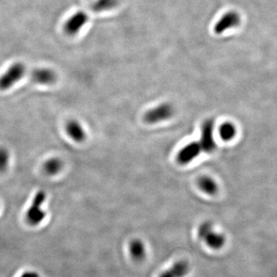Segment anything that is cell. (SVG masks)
<instances>
[{"label":"cell","mask_w":277,"mask_h":277,"mask_svg":"<svg viewBox=\"0 0 277 277\" xmlns=\"http://www.w3.org/2000/svg\"><path fill=\"white\" fill-rule=\"evenodd\" d=\"M198 237L208 247L215 250L222 248L225 243V236L215 231L213 224L210 222H203L199 225Z\"/></svg>","instance_id":"6da1fadb"},{"label":"cell","mask_w":277,"mask_h":277,"mask_svg":"<svg viewBox=\"0 0 277 277\" xmlns=\"http://www.w3.org/2000/svg\"><path fill=\"white\" fill-rule=\"evenodd\" d=\"M46 199V194L42 190L35 195L32 205L27 212V222L31 225H37L44 220L45 217V212L42 209V206Z\"/></svg>","instance_id":"7a4b0ae2"},{"label":"cell","mask_w":277,"mask_h":277,"mask_svg":"<svg viewBox=\"0 0 277 277\" xmlns=\"http://www.w3.org/2000/svg\"><path fill=\"white\" fill-rule=\"evenodd\" d=\"M26 66L22 63H15L0 77V90L5 91L13 87L26 73Z\"/></svg>","instance_id":"3957f363"},{"label":"cell","mask_w":277,"mask_h":277,"mask_svg":"<svg viewBox=\"0 0 277 277\" xmlns=\"http://www.w3.org/2000/svg\"><path fill=\"white\" fill-rule=\"evenodd\" d=\"M89 21V16L85 12L78 11L71 16L63 26V30L68 36H75Z\"/></svg>","instance_id":"277c9868"},{"label":"cell","mask_w":277,"mask_h":277,"mask_svg":"<svg viewBox=\"0 0 277 277\" xmlns=\"http://www.w3.org/2000/svg\"><path fill=\"white\" fill-rule=\"evenodd\" d=\"M172 114L173 108L172 106L168 104H163L149 110L145 114L144 119L147 123L156 124L169 119Z\"/></svg>","instance_id":"5b68a950"},{"label":"cell","mask_w":277,"mask_h":277,"mask_svg":"<svg viewBox=\"0 0 277 277\" xmlns=\"http://www.w3.org/2000/svg\"><path fill=\"white\" fill-rule=\"evenodd\" d=\"M213 129L214 122L213 119H208L203 124L199 144L202 148V151L204 152L212 153L216 149V143L213 138Z\"/></svg>","instance_id":"8992f818"},{"label":"cell","mask_w":277,"mask_h":277,"mask_svg":"<svg viewBox=\"0 0 277 277\" xmlns=\"http://www.w3.org/2000/svg\"><path fill=\"white\" fill-rule=\"evenodd\" d=\"M240 22V17L238 13L234 11L227 12L215 23L213 31L217 35L222 34L227 30L238 27Z\"/></svg>","instance_id":"52a82bcc"},{"label":"cell","mask_w":277,"mask_h":277,"mask_svg":"<svg viewBox=\"0 0 277 277\" xmlns=\"http://www.w3.org/2000/svg\"><path fill=\"white\" fill-rule=\"evenodd\" d=\"M201 151L202 148L198 142L189 143L179 152L177 161L182 165L188 164L199 155Z\"/></svg>","instance_id":"ba28073f"},{"label":"cell","mask_w":277,"mask_h":277,"mask_svg":"<svg viewBox=\"0 0 277 277\" xmlns=\"http://www.w3.org/2000/svg\"><path fill=\"white\" fill-rule=\"evenodd\" d=\"M31 80L40 85L54 84L57 80V73L49 68H37L30 75Z\"/></svg>","instance_id":"9c48e42d"},{"label":"cell","mask_w":277,"mask_h":277,"mask_svg":"<svg viewBox=\"0 0 277 277\" xmlns=\"http://www.w3.org/2000/svg\"><path fill=\"white\" fill-rule=\"evenodd\" d=\"M190 266L186 260H179L162 272L158 277H185L190 272Z\"/></svg>","instance_id":"30bf717a"},{"label":"cell","mask_w":277,"mask_h":277,"mask_svg":"<svg viewBox=\"0 0 277 277\" xmlns=\"http://www.w3.org/2000/svg\"><path fill=\"white\" fill-rule=\"evenodd\" d=\"M68 136L77 143H82L86 139V133L81 124L75 119L68 121L65 127Z\"/></svg>","instance_id":"8fae6325"},{"label":"cell","mask_w":277,"mask_h":277,"mask_svg":"<svg viewBox=\"0 0 277 277\" xmlns=\"http://www.w3.org/2000/svg\"><path fill=\"white\" fill-rule=\"evenodd\" d=\"M130 257L136 262H141L146 257V249L144 243L140 239L132 240L129 245Z\"/></svg>","instance_id":"7c38bea8"},{"label":"cell","mask_w":277,"mask_h":277,"mask_svg":"<svg viewBox=\"0 0 277 277\" xmlns=\"http://www.w3.org/2000/svg\"><path fill=\"white\" fill-rule=\"evenodd\" d=\"M63 163L60 159L53 157L49 159L43 165V171L46 175H55L63 169Z\"/></svg>","instance_id":"4fadbf2b"},{"label":"cell","mask_w":277,"mask_h":277,"mask_svg":"<svg viewBox=\"0 0 277 277\" xmlns=\"http://www.w3.org/2000/svg\"><path fill=\"white\" fill-rule=\"evenodd\" d=\"M198 185L199 188L204 193L209 195H213L217 192L218 187L216 182L212 180L210 177H203L198 180Z\"/></svg>","instance_id":"5bb4252c"},{"label":"cell","mask_w":277,"mask_h":277,"mask_svg":"<svg viewBox=\"0 0 277 277\" xmlns=\"http://www.w3.org/2000/svg\"><path fill=\"white\" fill-rule=\"evenodd\" d=\"M119 0H96L92 5V10L96 13L109 11L117 7Z\"/></svg>","instance_id":"9a60e30c"},{"label":"cell","mask_w":277,"mask_h":277,"mask_svg":"<svg viewBox=\"0 0 277 277\" xmlns=\"http://www.w3.org/2000/svg\"><path fill=\"white\" fill-rule=\"evenodd\" d=\"M219 136L224 141H230L235 137L237 130L235 125L231 122H224L219 130Z\"/></svg>","instance_id":"2e32d148"},{"label":"cell","mask_w":277,"mask_h":277,"mask_svg":"<svg viewBox=\"0 0 277 277\" xmlns=\"http://www.w3.org/2000/svg\"><path fill=\"white\" fill-rule=\"evenodd\" d=\"M10 155L8 149L6 148H0V172L7 170L10 163Z\"/></svg>","instance_id":"e0dca14e"},{"label":"cell","mask_w":277,"mask_h":277,"mask_svg":"<svg viewBox=\"0 0 277 277\" xmlns=\"http://www.w3.org/2000/svg\"><path fill=\"white\" fill-rule=\"evenodd\" d=\"M20 277H39V275L37 272H33V271H27V272H24Z\"/></svg>","instance_id":"ac0fdd59"}]
</instances>
